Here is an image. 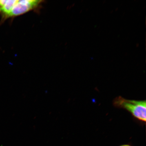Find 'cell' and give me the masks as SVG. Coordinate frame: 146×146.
Masks as SVG:
<instances>
[{
  "label": "cell",
  "instance_id": "cell-1",
  "mask_svg": "<svg viewBox=\"0 0 146 146\" xmlns=\"http://www.w3.org/2000/svg\"><path fill=\"white\" fill-rule=\"evenodd\" d=\"M43 1L0 0V14L4 19L17 17L35 10Z\"/></svg>",
  "mask_w": 146,
  "mask_h": 146
},
{
  "label": "cell",
  "instance_id": "cell-2",
  "mask_svg": "<svg viewBox=\"0 0 146 146\" xmlns=\"http://www.w3.org/2000/svg\"><path fill=\"white\" fill-rule=\"evenodd\" d=\"M114 106L126 110L137 119L146 122V101L131 100L119 96L115 98L113 102Z\"/></svg>",
  "mask_w": 146,
  "mask_h": 146
},
{
  "label": "cell",
  "instance_id": "cell-3",
  "mask_svg": "<svg viewBox=\"0 0 146 146\" xmlns=\"http://www.w3.org/2000/svg\"><path fill=\"white\" fill-rule=\"evenodd\" d=\"M131 146L129 145H121V146Z\"/></svg>",
  "mask_w": 146,
  "mask_h": 146
}]
</instances>
